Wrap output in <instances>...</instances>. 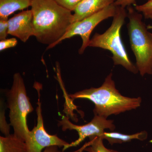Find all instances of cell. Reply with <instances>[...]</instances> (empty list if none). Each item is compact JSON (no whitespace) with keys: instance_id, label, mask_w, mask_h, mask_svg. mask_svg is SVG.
Wrapping results in <instances>:
<instances>
[{"instance_id":"obj_16","label":"cell","mask_w":152,"mask_h":152,"mask_svg":"<svg viewBox=\"0 0 152 152\" xmlns=\"http://www.w3.org/2000/svg\"><path fill=\"white\" fill-rule=\"evenodd\" d=\"M59 5L71 12H74L82 0H54Z\"/></svg>"},{"instance_id":"obj_13","label":"cell","mask_w":152,"mask_h":152,"mask_svg":"<svg viewBox=\"0 0 152 152\" xmlns=\"http://www.w3.org/2000/svg\"><path fill=\"white\" fill-rule=\"evenodd\" d=\"M101 137L106 140L109 143L112 145L115 144H122L129 142L133 140H138L141 141L145 140L148 137L146 132H140L133 134H125L117 132H105Z\"/></svg>"},{"instance_id":"obj_15","label":"cell","mask_w":152,"mask_h":152,"mask_svg":"<svg viewBox=\"0 0 152 152\" xmlns=\"http://www.w3.org/2000/svg\"><path fill=\"white\" fill-rule=\"evenodd\" d=\"M135 9L138 12H141L145 18L152 19V0H148L142 5H136Z\"/></svg>"},{"instance_id":"obj_8","label":"cell","mask_w":152,"mask_h":152,"mask_svg":"<svg viewBox=\"0 0 152 152\" xmlns=\"http://www.w3.org/2000/svg\"><path fill=\"white\" fill-rule=\"evenodd\" d=\"M35 88L38 93V106L36 109L37 116V124L31 131H29L26 140L28 152H42L46 148L52 146L64 147L67 145L69 143L56 135L48 134L45 129L40 99V89L39 87L36 86Z\"/></svg>"},{"instance_id":"obj_11","label":"cell","mask_w":152,"mask_h":152,"mask_svg":"<svg viewBox=\"0 0 152 152\" xmlns=\"http://www.w3.org/2000/svg\"><path fill=\"white\" fill-rule=\"evenodd\" d=\"M0 152H28L25 141L14 134L0 137Z\"/></svg>"},{"instance_id":"obj_14","label":"cell","mask_w":152,"mask_h":152,"mask_svg":"<svg viewBox=\"0 0 152 152\" xmlns=\"http://www.w3.org/2000/svg\"><path fill=\"white\" fill-rule=\"evenodd\" d=\"M90 141L83 147V150L88 152H119L115 150L107 148L103 143V139L101 137L89 138Z\"/></svg>"},{"instance_id":"obj_2","label":"cell","mask_w":152,"mask_h":152,"mask_svg":"<svg viewBox=\"0 0 152 152\" xmlns=\"http://www.w3.org/2000/svg\"><path fill=\"white\" fill-rule=\"evenodd\" d=\"M112 73L106 78L103 84L98 88H91L69 95L72 101L76 99H86L95 105L94 115L107 118L111 115H118L140 107V97L129 98L120 94L112 79Z\"/></svg>"},{"instance_id":"obj_9","label":"cell","mask_w":152,"mask_h":152,"mask_svg":"<svg viewBox=\"0 0 152 152\" xmlns=\"http://www.w3.org/2000/svg\"><path fill=\"white\" fill-rule=\"evenodd\" d=\"M9 34L18 38L26 42L34 36L32 12L31 10H24L8 20Z\"/></svg>"},{"instance_id":"obj_4","label":"cell","mask_w":152,"mask_h":152,"mask_svg":"<svg viewBox=\"0 0 152 152\" xmlns=\"http://www.w3.org/2000/svg\"><path fill=\"white\" fill-rule=\"evenodd\" d=\"M127 10L128 34L136 66L142 76L152 75V33L142 20L141 14L131 6Z\"/></svg>"},{"instance_id":"obj_1","label":"cell","mask_w":152,"mask_h":152,"mask_svg":"<svg viewBox=\"0 0 152 152\" xmlns=\"http://www.w3.org/2000/svg\"><path fill=\"white\" fill-rule=\"evenodd\" d=\"M34 36L39 42L52 49L73 23V14L54 0H32Z\"/></svg>"},{"instance_id":"obj_7","label":"cell","mask_w":152,"mask_h":152,"mask_svg":"<svg viewBox=\"0 0 152 152\" xmlns=\"http://www.w3.org/2000/svg\"><path fill=\"white\" fill-rule=\"evenodd\" d=\"M113 120H107L103 117L94 115L92 121L86 124L77 125L71 122L69 118L63 115L61 120L58 121V126H61L63 131L67 130H75L78 134L77 140L72 142L66 146L63 147V152L71 147H76L80 145L87 137H101L105 131L106 129L113 131L115 126Z\"/></svg>"},{"instance_id":"obj_20","label":"cell","mask_w":152,"mask_h":152,"mask_svg":"<svg viewBox=\"0 0 152 152\" xmlns=\"http://www.w3.org/2000/svg\"><path fill=\"white\" fill-rule=\"evenodd\" d=\"M136 0H115L114 4L115 6H121L125 7L131 6L132 4L135 2Z\"/></svg>"},{"instance_id":"obj_3","label":"cell","mask_w":152,"mask_h":152,"mask_svg":"<svg viewBox=\"0 0 152 152\" xmlns=\"http://www.w3.org/2000/svg\"><path fill=\"white\" fill-rule=\"evenodd\" d=\"M116 11L110 27L102 34L96 33L90 39L88 47L100 48L110 51L114 64L121 65L136 74L139 71L131 61L121 38V29L127 17L125 8L116 6Z\"/></svg>"},{"instance_id":"obj_18","label":"cell","mask_w":152,"mask_h":152,"mask_svg":"<svg viewBox=\"0 0 152 152\" xmlns=\"http://www.w3.org/2000/svg\"><path fill=\"white\" fill-rule=\"evenodd\" d=\"M9 19L0 18V40L6 39L9 34Z\"/></svg>"},{"instance_id":"obj_17","label":"cell","mask_w":152,"mask_h":152,"mask_svg":"<svg viewBox=\"0 0 152 152\" xmlns=\"http://www.w3.org/2000/svg\"><path fill=\"white\" fill-rule=\"evenodd\" d=\"M10 126H11L10 124H8L6 121L4 110L3 109L1 110V109L0 113V130L5 136L10 134Z\"/></svg>"},{"instance_id":"obj_12","label":"cell","mask_w":152,"mask_h":152,"mask_svg":"<svg viewBox=\"0 0 152 152\" xmlns=\"http://www.w3.org/2000/svg\"><path fill=\"white\" fill-rule=\"evenodd\" d=\"M32 0H0V18L8 19L17 11L31 7Z\"/></svg>"},{"instance_id":"obj_22","label":"cell","mask_w":152,"mask_h":152,"mask_svg":"<svg viewBox=\"0 0 152 152\" xmlns=\"http://www.w3.org/2000/svg\"><path fill=\"white\" fill-rule=\"evenodd\" d=\"M148 28H152V26H149L148 27Z\"/></svg>"},{"instance_id":"obj_21","label":"cell","mask_w":152,"mask_h":152,"mask_svg":"<svg viewBox=\"0 0 152 152\" xmlns=\"http://www.w3.org/2000/svg\"><path fill=\"white\" fill-rule=\"evenodd\" d=\"M59 148L57 146H52L46 148L42 152H63L59 150Z\"/></svg>"},{"instance_id":"obj_10","label":"cell","mask_w":152,"mask_h":152,"mask_svg":"<svg viewBox=\"0 0 152 152\" xmlns=\"http://www.w3.org/2000/svg\"><path fill=\"white\" fill-rule=\"evenodd\" d=\"M115 0H82L74 11L73 23L89 17L115 2Z\"/></svg>"},{"instance_id":"obj_19","label":"cell","mask_w":152,"mask_h":152,"mask_svg":"<svg viewBox=\"0 0 152 152\" xmlns=\"http://www.w3.org/2000/svg\"><path fill=\"white\" fill-rule=\"evenodd\" d=\"M18 41L15 38H10L0 41V51H2L6 49L15 47L18 44Z\"/></svg>"},{"instance_id":"obj_5","label":"cell","mask_w":152,"mask_h":152,"mask_svg":"<svg viewBox=\"0 0 152 152\" xmlns=\"http://www.w3.org/2000/svg\"><path fill=\"white\" fill-rule=\"evenodd\" d=\"M10 122L14 134L26 142L29 130L27 117L34 109L27 96L23 79L20 74H14L10 89L6 92Z\"/></svg>"},{"instance_id":"obj_6","label":"cell","mask_w":152,"mask_h":152,"mask_svg":"<svg viewBox=\"0 0 152 152\" xmlns=\"http://www.w3.org/2000/svg\"><path fill=\"white\" fill-rule=\"evenodd\" d=\"M116 7L113 3L89 17L73 23L67 32L57 42L56 45L66 39L76 35L80 36L83 43L80 48L79 49V53L80 54H83L87 47H88L91 39L90 36L93 30L102 21L110 17H113L115 13Z\"/></svg>"}]
</instances>
